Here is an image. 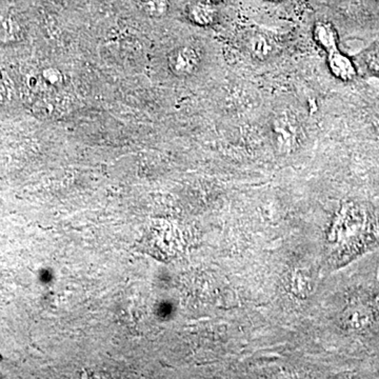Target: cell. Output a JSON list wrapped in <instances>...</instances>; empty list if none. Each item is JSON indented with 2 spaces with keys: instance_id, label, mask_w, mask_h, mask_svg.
I'll return each mask as SVG.
<instances>
[{
  "instance_id": "6da1fadb",
  "label": "cell",
  "mask_w": 379,
  "mask_h": 379,
  "mask_svg": "<svg viewBox=\"0 0 379 379\" xmlns=\"http://www.w3.org/2000/svg\"><path fill=\"white\" fill-rule=\"evenodd\" d=\"M201 66L199 52L191 47H178L170 52L168 66L174 76L185 78L195 74Z\"/></svg>"
},
{
  "instance_id": "7a4b0ae2",
  "label": "cell",
  "mask_w": 379,
  "mask_h": 379,
  "mask_svg": "<svg viewBox=\"0 0 379 379\" xmlns=\"http://www.w3.org/2000/svg\"><path fill=\"white\" fill-rule=\"evenodd\" d=\"M328 66L333 76L345 83L354 80L357 76L355 64L349 56L343 54L339 49L328 53Z\"/></svg>"
},
{
  "instance_id": "3957f363",
  "label": "cell",
  "mask_w": 379,
  "mask_h": 379,
  "mask_svg": "<svg viewBox=\"0 0 379 379\" xmlns=\"http://www.w3.org/2000/svg\"><path fill=\"white\" fill-rule=\"evenodd\" d=\"M313 37L316 43L327 52V54L339 49L338 34L331 22H316L313 28Z\"/></svg>"
},
{
  "instance_id": "277c9868",
  "label": "cell",
  "mask_w": 379,
  "mask_h": 379,
  "mask_svg": "<svg viewBox=\"0 0 379 379\" xmlns=\"http://www.w3.org/2000/svg\"><path fill=\"white\" fill-rule=\"evenodd\" d=\"M190 22L199 27H210L216 22L217 13L212 3H197L187 9Z\"/></svg>"
},
{
  "instance_id": "5b68a950",
  "label": "cell",
  "mask_w": 379,
  "mask_h": 379,
  "mask_svg": "<svg viewBox=\"0 0 379 379\" xmlns=\"http://www.w3.org/2000/svg\"><path fill=\"white\" fill-rule=\"evenodd\" d=\"M247 47L250 54L257 60L268 59L274 52V45L271 39L260 33H256L250 37Z\"/></svg>"
},
{
  "instance_id": "8992f818",
  "label": "cell",
  "mask_w": 379,
  "mask_h": 379,
  "mask_svg": "<svg viewBox=\"0 0 379 379\" xmlns=\"http://www.w3.org/2000/svg\"><path fill=\"white\" fill-rule=\"evenodd\" d=\"M274 130L275 136L277 141H283V143H289V141H292L294 137H296L297 127L296 120H293L287 114L277 116L274 120Z\"/></svg>"
},
{
  "instance_id": "52a82bcc",
  "label": "cell",
  "mask_w": 379,
  "mask_h": 379,
  "mask_svg": "<svg viewBox=\"0 0 379 379\" xmlns=\"http://www.w3.org/2000/svg\"><path fill=\"white\" fill-rule=\"evenodd\" d=\"M22 37V27L14 18L0 17V41L1 43H15Z\"/></svg>"
},
{
  "instance_id": "ba28073f",
  "label": "cell",
  "mask_w": 379,
  "mask_h": 379,
  "mask_svg": "<svg viewBox=\"0 0 379 379\" xmlns=\"http://www.w3.org/2000/svg\"><path fill=\"white\" fill-rule=\"evenodd\" d=\"M139 9L151 18H162L170 11L168 0H137Z\"/></svg>"
},
{
  "instance_id": "9c48e42d",
  "label": "cell",
  "mask_w": 379,
  "mask_h": 379,
  "mask_svg": "<svg viewBox=\"0 0 379 379\" xmlns=\"http://www.w3.org/2000/svg\"><path fill=\"white\" fill-rule=\"evenodd\" d=\"M362 60L366 70L374 76L379 77V41L373 43L364 52Z\"/></svg>"
},
{
  "instance_id": "30bf717a",
  "label": "cell",
  "mask_w": 379,
  "mask_h": 379,
  "mask_svg": "<svg viewBox=\"0 0 379 379\" xmlns=\"http://www.w3.org/2000/svg\"><path fill=\"white\" fill-rule=\"evenodd\" d=\"M41 78L45 87H52V89H57L64 83V76L62 71L54 66L43 69L41 72Z\"/></svg>"
},
{
  "instance_id": "8fae6325",
  "label": "cell",
  "mask_w": 379,
  "mask_h": 379,
  "mask_svg": "<svg viewBox=\"0 0 379 379\" xmlns=\"http://www.w3.org/2000/svg\"><path fill=\"white\" fill-rule=\"evenodd\" d=\"M224 0H207V3H224Z\"/></svg>"
},
{
  "instance_id": "7c38bea8",
  "label": "cell",
  "mask_w": 379,
  "mask_h": 379,
  "mask_svg": "<svg viewBox=\"0 0 379 379\" xmlns=\"http://www.w3.org/2000/svg\"><path fill=\"white\" fill-rule=\"evenodd\" d=\"M264 1H272V3H278V1H283V0H264Z\"/></svg>"
}]
</instances>
